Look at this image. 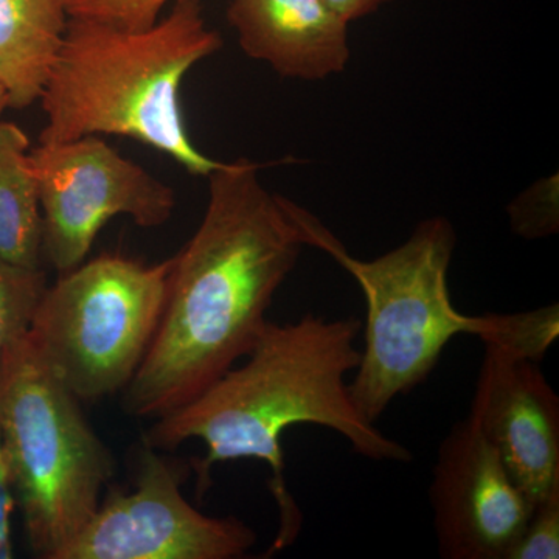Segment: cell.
<instances>
[{"instance_id":"obj_1","label":"cell","mask_w":559,"mask_h":559,"mask_svg":"<svg viewBox=\"0 0 559 559\" xmlns=\"http://www.w3.org/2000/svg\"><path fill=\"white\" fill-rule=\"evenodd\" d=\"M260 168L221 162L207 176L204 218L175 255L159 326L123 390L131 417L157 418L197 399L248 355L270 322L305 241L293 202L261 183Z\"/></svg>"},{"instance_id":"obj_2","label":"cell","mask_w":559,"mask_h":559,"mask_svg":"<svg viewBox=\"0 0 559 559\" xmlns=\"http://www.w3.org/2000/svg\"><path fill=\"white\" fill-rule=\"evenodd\" d=\"M360 331L358 318L304 314L285 325L267 322L242 366L231 367L197 399L154 418L143 443L165 451L202 441L205 455L194 465L200 498L207 492L213 466L241 459L266 463L280 516L272 550L285 549L304 524L285 480L286 430L296 425L322 426L374 462L414 459L404 444L367 421L352 399L347 378L359 366L355 342Z\"/></svg>"},{"instance_id":"obj_3","label":"cell","mask_w":559,"mask_h":559,"mask_svg":"<svg viewBox=\"0 0 559 559\" xmlns=\"http://www.w3.org/2000/svg\"><path fill=\"white\" fill-rule=\"evenodd\" d=\"M305 246L318 248L358 282L367 319L359 366L349 381L359 414L377 425L393 400L428 380L460 334L514 355L544 358L559 336L557 304L514 314H462L448 286L454 226L444 216L421 221L407 241L374 260H359L314 215L293 202Z\"/></svg>"},{"instance_id":"obj_4","label":"cell","mask_w":559,"mask_h":559,"mask_svg":"<svg viewBox=\"0 0 559 559\" xmlns=\"http://www.w3.org/2000/svg\"><path fill=\"white\" fill-rule=\"evenodd\" d=\"M221 47L202 0H176L167 16L142 31L69 17L39 98L47 116L39 143L123 135L207 178L221 162L194 146L180 91L187 73Z\"/></svg>"},{"instance_id":"obj_5","label":"cell","mask_w":559,"mask_h":559,"mask_svg":"<svg viewBox=\"0 0 559 559\" xmlns=\"http://www.w3.org/2000/svg\"><path fill=\"white\" fill-rule=\"evenodd\" d=\"M0 444L33 554L55 559L100 507L116 463L27 330L0 352Z\"/></svg>"},{"instance_id":"obj_6","label":"cell","mask_w":559,"mask_h":559,"mask_svg":"<svg viewBox=\"0 0 559 559\" xmlns=\"http://www.w3.org/2000/svg\"><path fill=\"white\" fill-rule=\"evenodd\" d=\"M173 266L175 257L145 264L108 253L44 290L28 337L76 399L102 400L130 384L159 326Z\"/></svg>"},{"instance_id":"obj_7","label":"cell","mask_w":559,"mask_h":559,"mask_svg":"<svg viewBox=\"0 0 559 559\" xmlns=\"http://www.w3.org/2000/svg\"><path fill=\"white\" fill-rule=\"evenodd\" d=\"M43 213V253L69 272L86 260L109 219L128 216L154 229L171 218L176 193L97 135L32 150Z\"/></svg>"},{"instance_id":"obj_8","label":"cell","mask_w":559,"mask_h":559,"mask_svg":"<svg viewBox=\"0 0 559 559\" xmlns=\"http://www.w3.org/2000/svg\"><path fill=\"white\" fill-rule=\"evenodd\" d=\"M182 468L143 443L134 488L110 491L55 559H237L257 544L235 516H207L183 498Z\"/></svg>"},{"instance_id":"obj_9","label":"cell","mask_w":559,"mask_h":559,"mask_svg":"<svg viewBox=\"0 0 559 559\" xmlns=\"http://www.w3.org/2000/svg\"><path fill=\"white\" fill-rule=\"evenodd\" d=\"M429 500L443 559H507L533 507L469 415L441 440Z\"/></svg>"},{"instance_id":"obj_10","label":"cell","mask_w":559,"mask_h":559,"mask_svg":"<svg viewBox=\"0 0 559 559\" xmlns=\"http://www.w3.org/2000/svg\"><path fill=\"white\" fill-rule=\"evenodd\" d=\"M484 347L469 417L533 506L559 491V399L539 362Z\"/></svg>"},{"instance_id":"obj_11","label":"cell","mask_w":559,"mask_h":559,"mask_svg":"<svg viewBox=\"0 0 559 559\" xmlns=\"http://www.w3.org/2000/svg\"><path fill=\"white\" fill-rule=\"evenodd\" d=\"M227 17L245 53L283 79L325 80L349 60L348 24L325 0H231Z\"/></svg>"},{"instance_id":"obj_12","label":"cell","mask_w":559,"mask_h":559,"mask_svg":"<svg viewBox=\"0 0 559 559\" xmlns=\"http://www.w3.org/2000/svg\"><path fill=\"white\" fill-rule=\"evenodd\" d=\"M69 17L68 0H0V86L10 108L39 102Z\"/></svg>"},{"instance_id":"obj_13","label":"cell","mask_w":559,"mask_h":559,"mask_svg":"<svg viewBox=\"0 0 559 559\" xmlns=\"http://www.w3.org/2000/svg\"><path fill=\"white\" fill-rule=\"evenodd\" d=\"M0 259L43 270V213L31 139L20 124L0 120Z\"/></svg>"},{"instance_id":"obj_14","label":"cell","mask_w":559,"mask_h":559,"mask_svg":"<svg viewBox=\"0 0 559 559\" xmlns=\"http://www.w3.org/2000/svg\"><path fill=\"white\" fill-rule=\"evenodd\" d=\"M46 288L44 270H25L0 259V352L28 329Z\"/></svg>"},{"instance_id":"obj_15","label":"cell","mask_w":559,"mask_h":559,"mask_svg":"<svg viewBox=\"0 0 559 559\" xmlns=\"http://www.w3.org/2000/svg\"><path fill=\"white\" fill-rule=\"evenodd\" d=\"M559 558V491L533 503L507 559Z\"/></svg>"},{"instance_id":"obj_16","label":"cell","mask_w":559,"mask_h":559,"mask_svg":"<svg viewBox=\"0 0 559 559\" xmlns=\"http://www.w3.org/2000/svg\"><path fill=\"white\" fill-rule=\"evenodd\" d=\"M170 0H68L70 17L106 22L127 31H142L156 24Z\"/></svg>"},{"instance_id":"obj_17","label":"cell","mask_w":559,"mask_h":559,"mask_svg":"<svg viewBox=\"0 0 559 559\" xmlns=\"http://www.w3.org/2000/svg\"><path fill=\"white\" fill-rule=\"evenodd\" d=\"M511 227L524 238L549 237L558 230V202L554 189H533L510 207Z\"/></svg>"},{"instance_id":"obj_18","label":"cell","mask_w":559,"mask_h":559,"mask_svg":"<svg viewBox=\"0 0 559 559\" xmlns=\"http://www.w3.org/2000/svg\"><path fill=\"white\" fill-rule=\"evenodd\" d=\"M13 491L3 460L2 444H0V559L13 558V544H11V513H13Z\"/></svg>"},{"instance_id":"obj_19","label":"cell","mask_w":559,"mask_h":559,"mask_svg":"<svg viewBox=\"0 0 559 559\" xmlns=\"http://www.w3.org/2000/svg\"><path fill=\"white\" fill-rule=\"evenodd\" d=\"M325 2L334 10V13L340 14L342 20L349 24L352 21L373 13L390 0H325Z\"/></svg>"},{"instance_id":"obj_20","label":"cell","mask_w":559,"mask_h":559,"mask_svg":"<svg viewBox=\"0 0 559 559\" xmlns=\"http://www.w3.org/2000/svg\"><path fill=\"white\" fill-rule=\"evenodd\" d=\"M10 108L9 94L0 86V120H2L3 110Z\"/></svg>"}]
</instances>
